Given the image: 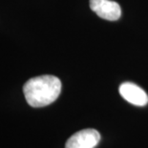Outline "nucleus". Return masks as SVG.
Instances as JSON below:
<instances>
[{
	"instance_id": "obj_4",
	"label": "nucleus",
	"mask_w": 148,
	"mask_h": 148,
	"mask_svg": "<svg viewBox=\"0 0 148 148\" xmlns=\"http://www.w3.org/2000/svg\"><path fill=\"white\" fill-rule=\"evenodd\" d=\"M119 94L129 103L136 106H145L148 96L143 88L132 82H123L119 88Z\"/></svg>"
},
{
	"instance_id": "obj_2",
	"label": "nucleus",
	"mask_w": 148,
	"mask_h": 148,
	"mask_svg": "<svg viewBox=\"0 0 148 148\" xmlns=\"http://www.w3.org/2000/svg\"><path fill=\"white\" fill-rule=\"evenodd\" d=\"M100 141V134L95 129H83L68 138L65 148H95Z\"/></svg>"
},
{
	"instance_id": "obj_1",
	"label": "nucleus",
	"mask_w": 148,
	"mask_h": 148,
	"mask_svg": "<svg viewBox=\"0 0 148 148\" xmlns=\"http://www.w3.org/2000/svg\"><path fill=\"white\" fill-rule=\"evenodd\" d=\"M23 92L28 104L39 108L56 101L61 92V81L51 75L31 78L24 84Z\"/></svg>"
},
{
	"instance_id": "obj_3",
	"label": "nucleus",
	"mask_w": 148,
	"mask_h": 148,
	"mask_svg": "<svg viewBox=\"0 0 148 148\" xmlns=\"http://www.w3.org/2000/svg\"><path fill=\"white\" fill-rule=\"evenodd\" d=\"M90 8L105 20L116 21L121 15V6L111 0H90Z\"/></svg>"
}]
</instances>
